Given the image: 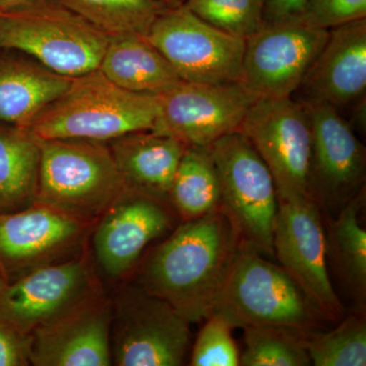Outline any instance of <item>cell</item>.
<instances>
[{
    "mask_svg": "<svg viewBox=\"0 0 366 366\" xmlns=\"http://www.w3.org/2000/svg\"><path fill=\"white\" fill-rule=\"evenodd\" d=\"M240 244L222 209L184 221L144 264L142 287L189 324L208 319Z\"/></svg>",
    "mask_w": 366,
    "mask_h": 366,
    "instance_id": "1",
    "label": "cell"
},
{
    "mask_svg": "<svg viewBox=\"0 0 366 366\" xmlns=\"http://www.w3.org/2000/svg\"><path fill=\"white\" fill-rule=\"evenodd\" d=\"M158 117V96L124 90L96 69L72 78L26 129L40 139L107 143L131 132L154 131Z\"/></svg>",
    "mask_w": 366,
    "mask_h": 366,
    "instance_id": "2",
    "label": "cell"
},
{
    "mask_svg": "<svg viewBox=\"0 0 366 366\" xmlns=\"http://www.w3.org/2000/svg\"><path fill=\"white\" fill-rule=\"evenodd\" d=\"M38 139L41 160L35 204L92 224L127 189L106 142Z\"/></svg>",
    "mask_w": 366,
    "mask_h": 366,
    "instance_id": "3",
    "label": "cell"
},
{
    "mask_svg": "<svg viewBox=\"0 0 366 366\" xmlns=\"http://www.w3.org/2000/svg\"><path fill=\"white\" fill-rule=\"evenodd\" d=\"M262 257L240 242L211 315L233 329L274 326L312 332L322 315L285 269Z\"/></svg>",
    "mask_w": 366,
    "mask_h": 366,
    "instance_id": "4",
    "label": "cell"
},
{
    "mask_svg": "<svg viewBox=\"0 0 366 366\" xmlns=\"http://www.w3.org/2000/svg\"><path fill=\"white\" fill-rule=\"evenodd\" d=\"M110 39L55 0L0 11V49L24 53L69 78L98 69Z\"/></svg>",
    "mask_w": 366,
    "mask_h": 366,
    "instance_id": "5",
    "label": "cell"
},
{
    "mask_svg": "<svg viewBox=\"0 0 366 366\" xmlns=\"http://www.w3.org/2000/svg\"><path fill=\"white\" fill-rule=\"evenodd\" d=\"M221 184V209L240 242L273 257L278 194L268 166L242 132L221 137L209 146Z\"/></svg>",
    "mask_w": 366,
    "mask_h": 366,
    "instance_id": "6",
    "label": "cell"
},
{
    "mask_svg": "<svg viewBox=\"0 0 366 366\" xmlns=\"http://www.w3.org/2000/svg\"><path fill=\"white\" fill-rule=\"evenodd\" d=\"M238 132L268 166L278 201L312 199V124L301 101L292 97L259 98Z\"/></svg>",
    "mask_w": 366,
    "mask_h": 366,
    "instance_id": "7",
    "label": "cell"
},
{
    "mask_svg": "<svg viewBox=\"0 0 366 366\" xmlns=\"http://www.w3.org/2000/svg\"><path fill=\"white\" fill-rule=\"evenodd\" d=\"M144 37L189 83L239 81L245 39L209 25L180 4L169 6Z\"/></svg>",
    "mask_w": 366,
    "mask_h": 366,
    "instance_id": "8",
    "label": "cell"
},
{
    "mask_svg": "<svg viewBox=\"0 0 366 366\" xmlns=\"http://www.w3.org/2000/svg\"><path fill=\"white\" fill-rule=\"evenodd\" d=\"M112 362L119 366H178L187 355L189 322L143 287L122 292L112 312Z\"/></svg>",
    "mask_w": 366,
    "mask_h": 366,
    "instance_id": "9",
    "label": "cell"
},
{
    "mask_svg": "<svg viewBox=\"0 0 366 366\" xmlns=\"http://www.w3.org/2000/svg\"><path fill=\"white\" fill-rule=\"evenodd\" d=\"M259 98L239 81H182L158 95L159 117L154 132L174 137L187 147H209L221 137L239 131Z\"/></svg>",
    "mask_w": 366,
    "mask_h": 366,
    "instance_id": "10",
    "label": "cell"
},
{
    "mask_svg": "<svg viewBox=\"0 0 366 366\" xmlns=\"http://www.w3.org/2000/svg\"><path fill=\"white\" fill-rule=\"evenodd\" d=\"M327 35L300 21L264 24L245 39L240 83L259 98L292 97Z\"/></svg>",
    "mask_w": 366,
    "mask_h": 366,
    "instance_id": "11",
    "label": "cell"
},
{
    "mask_svg": "<svg viewBox=\"0 0 366 366\" xmlns=\"http://www.w3.org/2000/svg\"><path fill=\"white\" fill-rule=\"evenodd\" d=\"M274 254L322 317L337 320L344 307L327 269L326 229L312 199L279 201L274 219Z\"/></svg>",
    "mask_w": 366,
    "mask_h": 366,
    "instance_id": "12",
    "label": "cell"
},
{
    "mask_svg": "<svg viewBox=\"0 0 366 366\" xmlns=\"http://www.w3.org/2000/svg\"><path fill=\"white\" fill-rule=\"evenodd\" d=\"M312 124L310 192L320 208H338L365 187V148L333 106L303 101Z\"/></svg>",
    "mask_w": 366,
    "mask_h": 366,
    "instance_id": "13",
    "label": "cell"
},
{
    "mask_svg": "<svg viewBox=\"0 0 366 366\" xmlns=\"http://www.w3.org/2000/svg\"><path fill=\"white\" fill-rule=\"evenodd\" d=\"M98 292L85 259L72 257L6 284L0 295V317L29 337Z\"/></svg>",
    "mask_w": 366,
    "mask_h": 366,
    "instance_id": "14",
    "label": "cell"
},
{
    "mask_svg": "<svg viewBox=\"0 0 366 366\" xmlns=\"http://www.w3.org/2000/svg\"><path fill=\"white\" fill-rule=\"evenodd\" d=\"M90 226L37 204L0 214V274L9 284L33 269L69 259Z\"/></svg>",
    "mask_w": 366,
    "mask_h": 366,
    "instance_id": "15",
    "label": "cell"
},
{
    "mask_svg": "<svg viewBox=\"0 0 366 366\" xmlns=\"http://www.w3.org/2000/svg\"><path fill=\"white\" fill-rule=\"evenodd\" d=\"M112 307L96 293L29 336V360L38 366L112 365Z\"/></svg>",
    "mask_w": 366,
    "mask_h": 366,
    "instance_id": "16",
    "label": "cell"
},
{
    "mask_svg": "<svg viewBox=\"0 0 366 366\" xmlns=\"http://www.w3.org/2000/svg\"><path fill=\"white\" fill-rule=\"evenodd\" d=\"M172 224L167 202L125 189L101 216L95 230L94 252L101 271L109 278H122Z\"/></svg>",
    "mask_w": 366,
    "mask_h": 366,
    "instance_id": "17",
    "label": "cell"
},
{
    "mask_svg": "<svg viewBox=\"0 0 366 366\" xmlns=\"http://www.w3.org/2000/svg\"><path fill=\"white\" fill-rule=\"evenodd\" d=\"M298 91L300 100L339 108L365 98L366 19L330 29Z\"/></svg>",
    "mask_w": 366,
    "mask_h": 366,
    "instance_id": "18",
    "label": "cell"
},
{
    "mask_svg": "<svg viewBox=\"0 0 366 366\" xmlns=\"http://www.w3.org/2000/svg\"><path fill=\"white\" fill-rule=\"evenodd\" d=\"M107 143L127 189L169 203L187 144L154 131L131 132Z\"/></svg>",
    "mask_w": 366,
    "mask_h": 366,
    "instance_id": "19",
    "label": "cell"
},
{
    "mask_svg": "<svg viewBox=\"0 0 366 366\" xmlns=\"http://www.w3.org/2000/svg\"><path fill=\"white\" fill-rule=\"evenodd\" d=\"M71 79L24 53L0 49V122L26 129L69 88Z\"/></svg>",
    "mask_w": 366,
    "mask_h": 366,
    "instance_id": "20",
    "label": "cell"
},
{
    "mask_svg": "<svg viewBox=\"0 0 366 366\" xmlns=\"http://www.w3.org/2000/svg\"><path fill=\"white\" fill-rule=\"evenodd\" d=\"M98 69L115 85L134 93L158 96L183 81L139 34L112 37Z\"/></svg>",
    "mask_w": 366,
    "mask_h": 366,
    "instance_id": "21",
    "label": "cell"
},
{
    "mask_svg": "<svg viewBox=\"0 0 366 366\" xmlns=\"http://www.w3.org/2000/svg\"><path fill=\"white\" fill-rule=\"evenodd\" d=\"M40 160L39 139L32 132L0 122V214L35 204Z\"/></svg>",
    "mask_w": 366,
    "mask_h": 366,
    "instance_id": "22",
    "label": "cell"
},
{
    "mask_svg": "<svg viewBox=\"0 0 366 366\" xmlns=\"http://www.w3.org/2000/svg\"><path fill=\"white\" fill-rule=\"evenodd\" d=\"M365 187L347 202L338 218L326 229L327 252L339 278L354 300L365 307L366 297V231L360 223Z\"/></svg>",
    "mask_w": 366,
    "mask_h": 366,
    "instance_id": "23",
    "label": "cell"
},
{
    "mask_svg": "<svg viewBox=\"0 0 366 366\" xmlns=\"http://www.w3.org/2000/svg\"><path fill=\"white\" fill-rule=\"evenodd\" d=\"M169 203L183 222L221 209L220 178L209 147H187L171 184Z\"/></svg>",
    "mask_w": 366,
    "mask_h": 366,
    "instance_id": "24",
    "label": "cell"
},
{
    "mask_svg": "<svg viewBox=\"0 0 366 366\" xmlns=\"http://www.w3.org/2000/svg\"><path fill=\"white\" fill-rule=\"evenodd\" d=\"M110 37L146 35L166 7L158 0H55Z\"/></svg>",
    "mask_w": 366,
    "mask_h": 366,
    "instance_id": "25",
    "label": "cell"
},
{
    "mask_svg": "<svg viewBox=\"0 0 366 366\" xmlns=\"http://www.w3.org/2000/svg\"><path fill=\"white\" fill-rule=\"evenodd\" d=\"M244 349L242 366H308L312 365L305 347L307 333L274 326L243 327ZM310 333V332H308Z\"/></svg>",
    "mask_w": 366,
    "mask_h": 366,
    "instance_id": "26",
    "label": "cell"
},
{
    "mask_svg": "<svg viewBox=\"0 0 366 366\" xmlns=\"http://www.w3.org/2000/svg\"><path fill=\"white\" fill-rule=\"evenodd\" d=\"M305 347L315 366H365V315H349L327 333L310 332L305 336Z\"/></svg>",
    "mask_w": 366,
    "mask_h": 366,
    "instance_id": "27",
    "label": "cell"
},
{
    "mask_svg": "<svg viewBox=\"0 0 366 366\" xmlns=\"http://www.w3.org/2000/svg\"><path fill=\"white\" fill-rule=\"evenodd\" d=\"M182 4L209 25L243 39L264 25L266 0H182Z\"/></svg>",
    "mask_w": 366,
    "mask_h": 366,
    "instance_id": "28",
    "label": "cell"
},
{
    "mask_svg": "<svg viewBox=\"0 0 366 366\" xmlns=\"http://www.w3.org/2000/svg\"><path fill=\"white\" fill-rule=\"evenodd\" d=\"M206 320L192 349L190 365H239L240 353L232 337L233 327L216 315Z\"/></svg>",
    "mask_w": 366,
    "mask_h": 366,
    "instance_id": "29",
    "label": "cell"
},
{
    "mask_svg": "<svg viewBox=\"0 0 366 366\" xmlns=\"http://www.w3.org/2000/svg\"><path fill=\"white\" fill-rule=\"evenodd\" d=\"M362 19H366V0H307L300 21L330 30Z\"/></svg>",
    "mask_w": 366,
    "mask_h": 366,
    "instance_id": "30",
    "label": "cell"
},
{
    "mask_svg": "<svg viewBox=\"0 0 366 366\" xmlns=\"http://www.w3.org/2000/svg\"><path fill=\"white\" fill-rule=\"evenodd\" d=\"M30 339L0 317V366L30 365Z\"/></svg>",
    "mask_w": 366,
    "mask_h": 366,
    "instance_id": "31",
    "label": "cell"
},
{
    "mask_svg": "<svg viewBox=\"0 0 366 366\" xmlns=\"http://www.w3.org/2000/svg\"><path fill=\"white\" fill-rule=\"evenodd\" d=\"M307 0H266L264 24L300 21Z\"/></svg>",
    "mask_w": 366,
    "mask_h": 366,
    "instance_id": "32",
    "label": "cell"
},
{
    "mask_svg": "<svg viewBox=\"0 0 366 366\" xmlns=\"http://www.w3.org/2000/svg\"><path fill=\"white\" fill-rule=\"evenodd\" d=\"M31 0H0V11H11L28 4Z\"/></svg>",
    "mask_w": 366,
    "mask_h": 366,
    "instance_id": "33",
    "label": "cell"
},
{
    "mask_svg": "<svg viewBox=\"0 0 366 366\" xmlns=\"http://www.w3.org/2000/svg\"><path fill=\"white\" fill-rule=\"evenodd\" d=\"M6 284L7 283L6 280H4V277L0 274V295H1L2 291L4 290V288H6Z\"/></svg>",
    "mask_w": 366,
    "mask_h": 366,
    "instance_id": "34",
    "label": "cell"
},
{
    "mask_svg": "<svg viewBox=\"0 0 366 366\" xmlns=\"http://www.w3.org/2000/svg\"><path fill=\"white\" fill-rule=\"evenodd\" d=\"M182 0H168V4L169 6H174V4H180Z\"/></svg>",
    "mask_w": 366,
    "mask_h": 366,
    "instance_id": "35",
    "label": "cell"
},
{
    "mask_svg": "<svg viewBox=\"0 0 366 366\" xmlns=\"http://www.w3.org/2000/svg\"><path fill=\"white\" fill-rule=\"evenodd\" d=\"M158 1L164 2V4H168V0H158ZM169 6V4H168Z\"/></svg>",
    "mask_w": 366,
    "mask_h": 366,
    "instance_id": "36",
    "label": "cell"
}]
</instances>
